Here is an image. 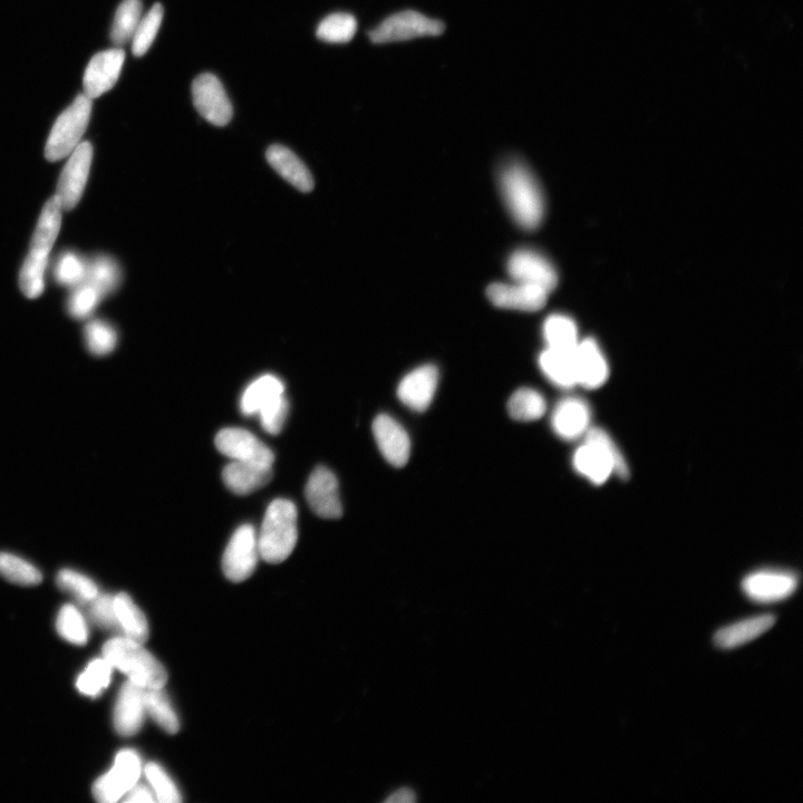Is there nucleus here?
I'll use <instances>...</instances> for the list:
<instances>
[{
  "label": "nucleus",
  "mask_w": 803,
  "mask_h": 803,
  "mask_svg": "<svg viewBox=\"0 0 803 803\" xmlns=\"http://www.w3.org/2000/svg\"><path fill=\"white\" fill-rule=\"evenodd\" d=\"M216 447L232 461L273 467L275 454L253 433L240 428L221 430L216 437Z\"/></svg>",
  "instance_id": "nucleus-13"
},
{
  "label": "nucleus",
  "mask_w": 803,
  "mask_h": 803,
  "mask_svg": "<svg viewBox=\"0 0 803 803\" xmlns=\"http://www.w3.org/2000/svg\"><path fill=\"white\" fill-rule=\"evenodd\" d=\"M776 617L764 615L722 628L714 637L715 645L730 650L756 640L775 625Z\"/></svg>",
  "instance_id": "nucleus-26"
},
{
  "label": "nucleus",
  "mask_w": 803,
  "mask_h": 803,
  "mask_svg": "<svg viewBox=\"0 0 803 803\" xmlns=\"http://www.w3.org/2000/svg\"><path fill=\"white\" fill-rule=\"evenodd\" d=\"M89 618L104 631L119 632L120 627L116 619L114 596L99 594L93 601L85 604Z\"/></svg>",
  "instance_id": "nucleus-43"
},
{
  "label": "nucleus",
  "mask_w": 803,
  "mask_h": 803,
  "mask_svg": "<svg viewBox=\"0 0 803 803\" xmlns=\"http://www.w3.org/2000/svg\"><path fill=\"white\" fill-rule=\"evenodd\" d=\"M103 656L112 667L129 677V681L144 689H162L168 681L163 665L143 644L124 636L112 638L103 646Z\"/></svg>",
  "instance_id": "nucleus-4"
},
{
  "label": "nucleus",
  "mask_w": 803,
  "mask_h": 803,
  "mask_svg": "<svg viewBox=\"0 0 803 803\" xmlns=\"http://www.w3.org/2000/svg\"><path fill=\"white\" fill-rule=\"evenodd\" d=\"M798 578L781 570H760L743 579L742 589L752 601L776 603L796 592Z\"/></svg>",
  "instance_id": "nucleus-15"
},
{
  "label": "nucleus",
  "mask_w": 803,
  "mask_h": 803,
  "mask_svg": "<svg viewBox=\"0 0 803 803\" xmlns=\"http://www.w3.org/2000/svg\"><path fill=\"white\" fill-rule=\"evenodd\" d=\"M103 298L98 289L84 282L73 288L67 309L75 319H86L94 313Z\"/></svg>",
  "instance_id": "nucleus-42"
},
{
  "label": "nucleus",
  "mask_w": 803,
  "mask_h": 803,
  "mask_svg": "<svg viewBox=\"0 0 803 803\" xmlns=\"http://www.w3.org/2000/svg\"><path fill=\"white\" fill-rule=\"evenodd\" d=\"M574 350L558 351L547 347L539 357L541 370L551 383L561 389H573L577 386Z\"/></svg>",
  "instance_id": "nucleus-28"
},
{
  "label": "nucleus",
  "mask_w": 803,
  "mask_h": 803,
  "mask_svg": "<svg viewBox=\"0 0 803 803\" xmlns=\"http://www.w3.org/2000/svg\"><path fill=\"white\" fill-rule=\"evenodd\" d=\"M592 411L588 404L578 398H568L561 401L553 415V429L559 438L576 440L585 437L590 429Z\"/></svg>",
  "instance_id": "nucleus-23"
},
{
  "label": "nucleus",
  "mask_w": 803,
  "mask_h": 803,
  "mask_svg": "<svg viewBox=\"0 0 803 803\" xmlns=\"http://www.w3.org/2000/svg\"><path fill=\"white\" fill-rule=\"evenodd\" d=\"M266 156L270 166L290 185L302 192L314 189L312 173L293 151L284 145L275 144L268 149Z\"/></svg>",
  "instance_id": "nucleus-24"
},
{
  "label": "nucleus",
  "mask_w": 803,
  "mask_h": 803,
  "mask_svg": "<svg viewBox=\"0 0 803 803\" xmlns=\"http://www.w3.org/2000/svg\"><path fill=\"white\" fill-rule=\"evenodd\" d=\"M84 337L87 350L95 356L109 355L118 344L115 328L101 319H94L86 324Z\"/></svg>",
  "instance_id": "nucleus-37"
},
{
  "label": "nucleus",
  "mask_w": 803,
  "mask_h": 803,
  "mask_svg": "<svg viewBox=\"0 0 803 803\" xmlns=\"http://www.w3.org/2000/svg\"><path fill=\"white\" fill-rule=\"evenodd\" d=\"M260 557L257 532L251 525L240 526L226 548L222 568L231 582H244L254 574Z\"/></svg>",
  "instance_id": "nucleus-10"
},
{
  "label": "nucleus",
  "mask_w": 803,
  "mask_h": 803,
  "mask_svg": "<svg viewBox=\"0 0 803 803\" xmlns=\"http://www.w3.org/2000/svg\"><path fill=\"white\" fill-rule=\"evenodd\" d=\"M125 61V53L121 48L96 54L87 65L83 87L84 94L91 100L113 89L118 83Z\"/></svg>",
  "instance_id": "nucleus-17"
},
{
  "label": "nucleus",
  "mask_w": 803,
  "mask_h": 803,
  "mask_svg": "<svg viewBox=\"0 0 803 803\" xmlns=\"http://www.w3.org/2000/svg\"><path fill=\"white\" fill-rule=\"evenodd\" d=\"M445 26L438 19L415 11L393 14L372 29L369 36L375 44H386L415 40V38L439 36Z\"/></svg>",
  "instance_id": "nucleus-8"
},
{
  "label": "nucleus",
  "mask_w": 803,
  "mask_h": 803,
  "mask_svg": "<svg viewBox=\"0 0 803 803\" xmlns=\"http://www.w3.org/2000/svg\"><path fill=\"white\" fill-rule=\"evenodd\" d=\"M439 384V371L433 365L418 367L404 377L398 388L400 401L416 412L427 410Z\"/></svg>",
  "instance_id": "nucleus-21"
},
{
  "label": "nucleus",
  "mask_w": 803,
  "mask_h": 803,
  "mask_svg": "<svg viewBox=\"0 0 803 803\" xmlns=\"http://www.w3.org/2000/svg\"><path fill=\"white\" fill-rule=\"evenodd\" d=\"M141 773L142 763L137 752H119L113 768L94 783L92 792L95 800L102 803L119 801L137 785Z\"/></svg>",
  "instance_id": "nucleus-9"
},
{
  "label": "nucleus",
  "mask_w": 803,
  "mask_h": 803,
  "mask_svg": "<svg viewBox=\"0 0 803 803\" xmlns=\"http://www.w3.org/2000/svg\"><path fill=\"white\" fill-rule=\"evenodd\" d=\"M512 419L522 422L536 421L543 418L547 410L546 400L536 390L520 389L512 394L508 403Z\"/></svg>",
  "instance_id": "nucleus-31"
},
{
  "label": "nucleus",
  "mask_w": 803,
  "mask_h": 803,
  "mask_svg": "<svg viewBox=\"0 0 803 803\" xmlns=\"http://www.w3.org/2000/svg\"><path fill=\"white\" fill-rule=\"evenodd\" d=\"M374 438L382 456L393 467L402 468L411 456V441L408 432L391 416L382 414L373 423Z\"/></svg>",
  "instance_id": "nucleus-19"
},
{
  "label": "nucleus",
  "mask_w": 803,
  "mask_h": 803,
  "mask_svg": "<svg viewBox=\"0 0 803 803\" xmlns=\"http://www.w3.org/2000/svg\"><path fill=\"white\" fill-rule=\"evenodd\" d=\"M145 776H147L150 785L156 793L160 802L163 803H178L181 801V796L178 788L174 785L168 773L163 770L157 763H149L144 769Z\"/></svg>",
  "instance_id": "nucleus-44"
},
{
  "label": "nucleus",
  "mask_w": 803,
  "mask_h": 803,
  "mask_svg": "<svg viewBox=\"0 0 803 803\" xmlns=\"http://www.w3.org/2000/svg\"><path fill=\"white\" fill-rule=\"evenodd\" d=\"M121 280V267L113 258L99 256L87 261L84 282L98 289L103 297L114 293Z\"/></svg>",
  "instance_id": "nucleus-29"
},
{
  "label": "nucleus",
  "mask_w": 803,
  "mask_h": 803,
  "mask_svg": "<svg viewBox=\"0 0 803 803\" xmlns=\"http://www.w3.org/2000/svg\"><path fill=\"white\" fill-rule=\"evenodd\" d=\"M128 793L129 796L125 798V802H152L154 800L147 787L135 785Z\"/></svg>",
  "instance_id": "nucleus-45"
},
{
  "label": "nucleus",
  "mask_w": 803,
  "mask_h": 803,
  "mask_svg": "<svg viewBox=\"0 0 803 803\" xmlns=\"http://www.w3.org/2000/svg\"><path fill=\"white\" fill-rule=\"evenodd\" d=\"M142 18L141 0H123L116 11L111 31V40L115 45H124L132 41Z\"/></svg>",
  "instance_id": "nucleus-32"
},
{
  "label": "nucleus",
  "mask_w": 803,
  "mask_h": 803,
  "mask_svg": "<svg viewBox=\"0 0 803 803\" xmlns=\"http://www.w3.org/2000/svg\"><path fill=\"white\" fill-rule=\"evenodd\" d=\"M56 584L63 592L72 595L80 604H87L100 594L99 587L93 580L72 569H63L58 573Z\"/></svg>",
  "instance_id": "nucleus-39"
},
{
  "label": "nucleus",
  "mask_w": 803,
  "mask_h": 803,
  "mask_svg": "<svg viewBox=\"0 0 803 803\" xmlns=\"http://www.w3.org/2000/svg\"><path fill=\"white\" fill-rule=\"evenodd\" d=\"M415 800L416 797L413 790L410 788H401L392 793L385 801L389 803H413Z\"/></svg>",
  "instance_id": "nucleus-46"
},
{
  "label": "nucleus",
  "mask_w": 803,
  "mask_h": 803,
  "mask_svg": "<svg viewBox=\"0 0 803 803\" xmlns=\"http://www.w3.org/2000/svg\"><path fill=\"white\" fill-rule=\"evenodd\" d=\"M92 106L93 100L83 93L58 116L46 144L45 157L48 161L55 162L69 157L79 147L89 127Z\"/></svg>",
  "instance_id": "nucleus-7"
},
{
  "label": "nucleus",
  "mask_w": 803,
  "mask_h": 803,
  "mask_svg": "<svg viewBox=\"0 0 803 803\" xmlns=\"http://www.w3.org/2000/svg\"><path fill=\"white\" fill-rule=\"evenodd\" d=\"M357 32L356 18L347 13L327 16L317 28V38L325 43L345 44L351 42Z\"/></svg>",
  "instance_id": "nucleus-34"
},
{
  "label": "nucleus",
  "mask_w": 803,
  "mask_h": 803,
  "mask_svg": "<svg viewBox=\"0 0 803 803\" xmlns=\"http://www.w3.org/2000/svg\"><path fill=\"white\" fill-rule=\"evenodd\" d=\"M487 295L490 302L499 308L537 312L545 307L549 293L540 287L514 282L492 284Z\"/></svg>",
  "instance_id": "nucleus-18"
},
{
  "label": "nucleus",
  "mask_w": 803,
  "mask_h": 803,
  "mask_svg": "<svg viewBox=\"0 0 803 803\" xmlns=\"http://www.w3.org/2000/svg\"><path fill=\"white\" fill-rule=\"evenodd\" d=\"M112 669V665L105 659L94 660L77 680V689L89 696L101 694L111 682Z\"/></svg>",
  "instance_id": "nucleus-40"
},
{
  "label": "nucleus",
  "mask_w": 803,
  "mask_h": 803,
  "mask_svg": "<svg viewBox=\"0 0 803 803\" xmlns=\"http://www.w3.org/2000/svg\"><path fill=\"white\" fill-rule=\"evenodd\" d=\"M508 273L514 282L547 290L550 294L558 284L555 267L543 255L528 249L518 250L509 259Z\"/></svg>",
  "instance_id": "nucleus-14"
},
{
  "label": "nucleus",
  "mask_w": 803,
  "mask_h": 803,
  "mask_svg": "<svg viewBox=\"0 0 803 803\" xmlns=\"http://www.w3.org/2000/svg\"><path fill=\"white\" fill-rule=\"evenodd\" d=\"M114 607L120 633L134 642H147L150 635L147 618L132 598L125 593L115 595Z\"/></svg>",
  "instance_id": "nucleus-27"
},
{
  "label": "nucleus",
  "mask_w": 803,
  "mask_h": 803,
  "mask_svg": "<svg viewBox=\"0 0 803 803\" xmlns=\"http://www.w3.org/2000/svg\"><path fill=\"white\" fill-rule=\"evenodd\" d=\"M297 519L292 501L276 499L270 503L257 535L260 558L280 564L292 555L298 539Z\"/></svg>",
  "instance_id": "nucleus-5"
},
{
  "label": "nucleus",
  "mask_w": 803,
  "mask_h": 803,
  "mask_svg": "<svg viewBox=\"0 0 803 803\" xmlns=\"http://www.w3.org/2000/svg\"><path fill=\"white\" fill-rule=\"evenodd\" d=\"M56 630L65 641L84 645L89 640V627L82 613L73 605H64L56 619Z\"/></svg>",
  "instance_id": "nucleus-36"
},
{
  "label": "nucleus",
  "mask_w": 803,
  "mask_h": 803,
  "mask_svg": "<svg viewBox=\"0 0 803 803\" xmlns=\"http://www.w3.org/2000/svg\"><path fill=\"white\" fill-rule=\"evenodd\" d=\"M0 575L9 583L19 586H35L42 583V573L25 559L8 553H0Z\"/></svg>",
  "instance_id": "nucleus-35"
},
{
  "label": "nucleus",
  "mask_w": 803,
  "mask_h": 803,
  "mask_svg": "<svg viewBox=\"0 0 803 803\" xmlns=\"http://www.w3.org/2000/svg\"><path fill=\"white\" fill-rule=\"evenodd\" d=\"M87 261L80 255L67 251L58 258L54 275L56 282L64 287L75 288L84 283Z\"/></svg>",
  "instance_id": "nucleus-41"
},
{
  "label": "nucleus",
  "mask_w": 803,
  "mask_h": 803,
  "mask_svg": "<svg viewBox=\"0 0 803 803\" xmlns=\"http://www.w3.org/2000/svg\"><path fill=\"white\" fill-rule=\"evenodd\" d=\"M145 709L160 728L170 734L180 729L179 719L162 689H145Z\"/></svg>",
  "instance_id": "nucleus-33"
},
{
  "label": "nucleus",
  "mask_w": 803,
  "mask_h": 803,
  "mask_svg": "<svg viewBox=\"0 0 803 803\" xmlns=\"http://www.w3.org/2000/svg\"><path fill=\"white\" fill-rule=\"evenodd\" d=\"M240 409L247 416L258 415L261 427L267 433L279 434L289 409L284 383L272 374L258 377L241 396Z\"/></svg>",
  "instance_id": "nucleus-6"
},
{
  "label": "nucleus",
  "mask_w": 803,
  "mask_h": 803,
  "mask_svg": "<svg viewBox=\"0 0 803 803\" xmlns=\"http://www.w3.org/2000/svg\"><path fill=\"white\" fill-rule=\"evenodd\" d=\"M503 200L512 218L526 230L536 229L543 221L545 201L534 174L519 161H509L499 176Z\"/></svg>",
  "instance_id": "nucleus-1"
},
{
  "label": "nucleus",
  "mask_w": 803,
  "mask_h": 803,
  "mask_svg": "<svg viewBox=\"0 0 803 803\" xmlns=\"http://www.w3.org/2000/svg\"><path fill=\"white\" fill-rule=\"evenodd\" d=\"M163 14L162 5L157 3L147 15L141 18L137 31L132 37V52L135 56H143L150 50L160 31Z\"/></svg>",
  "instance_id": "nucleus-38"
},
{
  "label": "nucleus",
  "mask_w": 803,
  "mask_h": 803,
  "mask_svg": "<svg viewBox=\"0 0 803 803\" xmlns=\"http://www.w3.org/2000/svg\"><path fill=\"white\" fill-rule=\"evenodd\" d=\"M273 474V467L232 461L222 472V479L230 491L246 496L265 487L272 480Z\"/></svg>",
  "instance_id": "nucleus-25"
},
{
  "label": "nucleus",
  "mask_w": 803,
  "mask_h": 803,
  "mask_svg": "<svg viewBox=\"0 0 803 803\" xmlns=\"http://www.w3.org/2000/svg\"><path fill=\"white\" fill-rule=\"evenodd\" d=\"M63 208L56 197L46 203L29 247V254L19 275V285L27 298L40 297L45 289L48 257L60 235Z\"/></svg>",
  "instance_id": "nucleus-2"
},
{
  "label": "nucleus",
  "mask_w": 803,
  "mask_h": 803,
  "mask_svg": "<svg viewBox=\"0 0 803 803\" xmlns=\"http://www.w3.org/2000/svg\"><path fill=\"white\" fill-rule=\"evenodd\" d=\"M145 689L131 681L124 683L114 709V727L122 737L137 734L144 721Z\"/></svg>",
  "instance_id": "nucleus-20"
},
{
  "label": "nucleus",
  "mask_w": 803,
  "mask_h": 803,
  "mask_svg": "<svg viewBox=\"0 0 803 803\" xmlns=\"http://www.w3.org/2000/svg\"><path fill=\"white\" fill-rule=\"evenodd\" d=\"M577 385L597 390L607 382L609 366L601 347L592 340L579 341L574 350Z\"/></svg>",
  "instance_id": "nucleus-22"
},
{
  "label": "nucleus",
  "mask_w": 803,
  "mask_h": 803,
  "mask_svg": "<svg viewBox=\"0 0 803 803\" xmlns=\"http://www.w3.org/2000/svg\"><path fill=\"white\" fill-rule=\"evenodd\" d=\"M93 147L89 142H81L67 161L58 180L55 197L63 210L70 211L80 202L92 166Z\"/></svg>",
  "instance_id": "nucleus-11"
},
{
  "label": "nucleus",
  "mask_w": 803,
  "mask_h": 803,
  "mask_svg": "<svg viewBox=\"0 0 803 803\" xmlns=\"http://www.w3.org/2000/svg\"><path fill=\"white\" fill-rule=\"evenodd\" d=\"M575 470L596 486H601L616 474L618 478H630V468L614 440L602 429L590 428L585 441L576 450L573 458Z\"/></svg>",
  "instance_id": "nucleus-3"
},
{
  "label": "nucleus",
  "mask_w": 803,
  "mask_h": 803,
  "mask_svg": "<svg viewBox=\"0 0 803 803\" xmlns=\"http://www.w3.org/2000/svg\"><path fill=\"white\" fill-rule=\"evenodd\" d=\"M544 336L548 348L558 351H573L579 343L578 328L572 318L553 315L546 319Z\"/></svg>",
  "instance_id": "nucleus-30"
},
{
  "label": "nucleus",
  "mask_w": 803,
  "mask_h": 803,
  "mask_svg": "<svg viewBox=\"0 0 803 803\" xmlns=\"http://www.w3.org/2000/svg\"><path fill=\"white\" fill-rule=\"evenodd\" d=\"M192 99L203 119L216 127H225L232 118V105L218 77L209 73L197 77L192 84Z\"/></svg>",
  "instance_id": "nucleus-12"
},
{
  "label": "nucleus",
  "mask_w": 803,
  "mask_h": 803,
  "mask_svg": "<svg viewBox=\"0 0 803 803\" xmlns=\"http://www.w3.org/2000/svg\"><path fill=\"white\" fill-rule=\"evenodd\" d=\"M306 499L309 507L318 517L338 519L343 515L340 487L335 474L325 467H318L309 477L306 485Z\"/></svg>",
  "instance_id": "nucleus-16"
}]
</instances>
